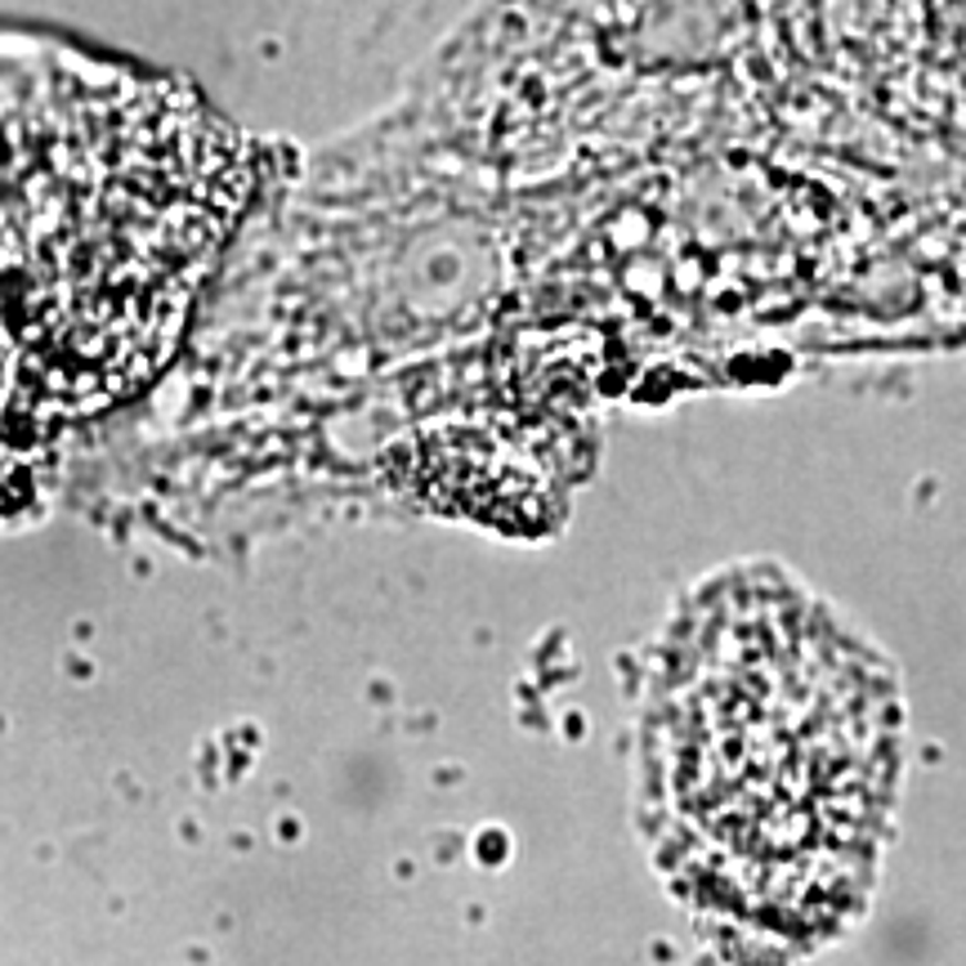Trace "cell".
Masks as SVG:
<instances>
[{
    "instance_id": "obj_2",
    "label": "cell",
    "mask_w": 966,
    "mask_h": 966,
    "mask_svg": "<svg viewBox=\"0 0 966 966\" xmlns=\"http://www.w3.org/2000/svg\"><path fill=\"white\" fill-rule=\"evenodd\" d=\"M242 197L220 122L170 85L94 94L76 135L0 206V376L54 412L157 372Z\"/></svg>"
},
{
    "instance_id": "obj_1",
    "label": "cell",
    "mask_w": 966,
    "mask_h": 966,
    "mask_svg": "<svg viewBox=\"0 0 966 966\" xmlns=\"http://www.w3.org/2000/svg\"><path fill=\"white\" fill-rule=\"evenodd\" d=\"M891 667L779 573H729L672 626L644 707V810L672 891L806 948L864 904L900 783Z\"/></svg>"
}]
</instances>
